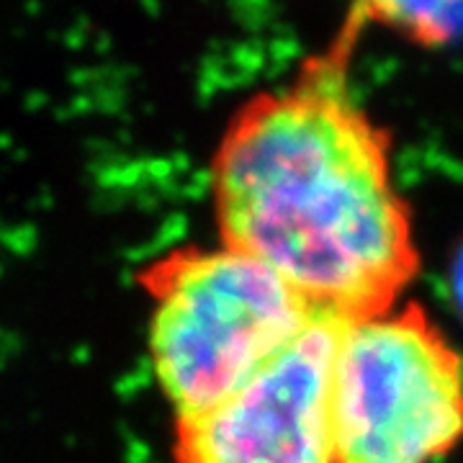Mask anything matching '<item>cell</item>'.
<instances>
[{
    "label": "cell",
    "instance_id": "cell-1",
    "mask_svg": "<svg viewBox=\"0 0 463 463\" xmlns=\"http://www.w3.org/2000/svg\"><path fill=\"white\" fill-rule=\"evenodd\" d=\"M364 32L350 11L288 83L245 100L209 167L222 242L273 268L340 325L399 307L420 270L392 137L350 85Z\"/></svg>",
    "mask_w": 463,
    "mask_h": 463
},
{
    "label": "cell",
    "instance_id": "cell-2",
    "mask_svg": "<svg viewBox=\"0 0 463 463\" xmlns=\"http://www.w3.org/2000/svg\"><path fill=\"white\" fill-rule=\"evenodd\" d=\"M152 373L175 420L234 394L322 317L248 252L185 245L142 268Z\"/></svg>",
    "mask_w": 463,
    "mask_h": 463
},
{
    "label": "cell",
    "instance_id": "cell-3",
    "mask_svg": "<svg viewBox=\"0 0 463 463\" xmlns=\"http://www.w3.org/2000/svg\"><path fill=\"white\" fill-rule=\"evenodd\" d=\"M335 463H435L463 440V358L417 304L345 322L332 364Z\"/></svg>",
    "mask_w": 463,
    "mask_h": 463
},
{
    "label": "cell",
    "instance_id": "cell-4",
    "mask_svg": "<svg viewBox=\"0 0 463 463\" xmlns=\"http://www.w3.org/2000/svg\"><path fill=\"white\" fill-rule=\"evenodd\" d=\"M340 327L317 319L234 394L175 420L173 463H335L332 364Z\"/></svg>",
    "mask_w": 463,
    "mask_h": 463
},
{
    "label": "cell",
    "instance_id": "cell-5",
    "mask_svg": "<svg viewBox=\"0 0 463 463\" xmlns=\"http://www.w3.org/2000/svg\"><path fill=\"white\" fill-rule=\"evenodd\" d=\"M365 26L376 24L417 47H446L463 33V0H353Z\"/></svg>",
    "mask_w": 463,
    "mask_h": 463
},
{
    "label": "cell",
    "instance_id": "cell-6",
    "mask_svg": "<svg viewBox=\"0 0 463 463\" xmlns=\"http://www.w3.org/2000/svg\"><path fill=\"white\" fill-rule=\"evenodd\" d=\"M453 294L458 298V307H461L463 315V248L456 258V265H453Z\"/></svg>",
    "mask_w": 463,
    "mask_h": 463
}]
</instances>
